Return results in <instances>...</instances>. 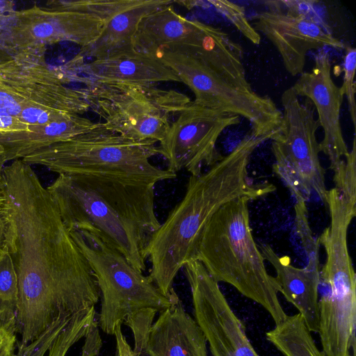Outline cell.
<instances>
[{
	"label": "cell",
	"instance_id": "cell-1",
	"mask_svg": "<svg viewBox=\"0 0 356 356\" xmlns=\"http://www.w3.org/2000/svg\"><path fill=\"white\" fill-rule=\"evenodd\" d=\"M1 187L7 209L4 244L18 278L16 330L22 348L56 319L95 307L100 291L88 261L31 166L18 159L4 167Z\"/></svg>",
	"mask_w": 356,
	"mask_h": 356
},
{
	"label": "cell",
	"instance_id": "cell-2",
	"mask_svg": "<svg viewBox=\"0 0 356 356\" xmlns=\"http://www.w3.org/2000/svg\"><path fill=\"white\" fill-rule=\"evenodd\" d=\"M270 135L250 131L226 156L200 175H191L181 200L152 236L146 249L149 277L168 295L174 279L193 259L201 235L212 216L225 204L241 197L252 200L273 192L268 182L254 183L248 175L253 152Z\"/></svg>",
	"mask_w": 356,
	"mask_h": 356
},
{
	"label": "cell",
	"instance_id": "cell-3",
	"mask_svg": "<svg viewBox=\"0 0 356 356\" xmlns=\"http://www.w3.org/2000/svg\"><path fill=\"white\" fill-rule=\"evenodd\" d=\"M47 189L69 232H92L135 268L146 270V249L161 225L154 185L61 174Z\"/></svg>",
	"mask_w": 356,
	"mask_h": 356
},
{
	"label": "cell",
	"instance_id": "cell-4",
	"mask_svg": "<svg viewBox=\"0 0 356 356\" xmlns=\"http://www.w3.org/2000/svg\"><path fill=\"white\" fill-rule=\"evenodd\" d=\"M154 56L188 86L195 104L246 119L257 136L274 135L279 130L282 111L270 97L253 90L246 79L242 47L222 30L197 51H161Z\"/></svg>",
	"mask_w": 356,
	"mask_h": 356
},
{
	"label": "cell",
	"instance_id": "cell-5",
	"mask_svg": "<svg viewBox=\"0 0 356 356\" xmlns=\"http://www.w3.org/2000/svg\"><path fill=\"white\" fill-rule=\"evenodd\" d=\"M250 197H241L223 205L210 219L197 245L195 259L218 282L233 286L262 306L275 325L287 314L278 298L281 288L265 266L250 224Z\"/></svg>",
	"mask_w": 356,
	"mask_h": 356
},
{
	"label": "cell",
	"instance_id": "cell-6",
	"mask_svg": "<svg viewBox=\"0 0 356 356\" xmlns=\"http://www.w3.org/2000/svg\"><path fill=\"white\" fill-rule=\"evenodd\" d=\"M156 142L131 140L106 129L103 123L67 140L38 150L21 159L58 175H90L126 183L155 185L177 174L154 166Z\"/></svg>",
	"mask_w": 356,
	"mask_h": 356
},
{
	"label": "cell",
	"instance_id": "cell-7",
	"mask_svg": "<svg viewBox=\"0 0 356 356\" xmlns=\"http://www.w3.org/2000/svg\"><path fill=\"white\" fill-rule=\"evenodd\" d=\"M70 234L88 261L100 291L98 325L107 334L134 312L145 308L161 312L172 303L175 291L165 295L149 276L135 268L118 250L86 230Z\"/></svg>",
	"mask_w": 356,
	"mask_h": 356
},
{
	"label": "cell",
	"instance_id": "cell-8",
	"mask_svg": "<svg viewBox=\"0 0 356 356\" xmlns=\"http://www.w3.org/2000/svg\"><path fill=\"white\" fill-rule=\"evenodd\" d=\"M86 99L104 118V127L124 138L161 142L189 97L155 85H115L83 81Z\"/></svg>",
	"mask_w": 356,
	"mask_h": 356
},
{
	"label": "cell",
	"instance_id": "cell-9",
	"mask_svg": "<svg viewBox=\"0 0 356 356\" xmlns=\"http://www.w3.org/2000/svg\"><path fill=\"white\" fill-rule=\"evenodd\" d=\"M282 120L270 139L275 157L273 171L296 200L307 201L314 193L326 204L325 169L319 159L316 131L320 127L315 108L308 99L301 102L290 87L282 95Z\"/></svg>",
	"mask_w": 356,
	"mask_h": 356
},
{
	"label": "cell",
	"instance_id": "cell-10",
	"mask_svg": "<svg viewBox=\"0 0 356 356\" xmlns=\"http://www.w3.org/2000/svg\"><path fill=\"white\" fill-rule=\"evenodd\" d=\"M240 117L195 104L186 106L171 123L158 146L167 161V170L176 173L186 170L193 176L202 174L222 156L216 143L225 129L238 125Z\"/></svg>",
	"mask_w": 356,
	"mask_h": 356
},
{
	"label": "cell",
	"instance_id": "cell-11",
	"mask_svg": "<svg viewBox=\"0 0 356 356\" xmlns=\"http://www.w3.org/2000/svg\"><path fill=\"white\" fill-rule=\"evenodd\" d=\"M183 268L191 291L195 320L212 355L259 356L245 334L243 322L203 264L193 259Z\"/></svg>",
	"mask_w": 356,
	"mask_h": 356
},
{
	"label": "cell",
	"instance_id": "cell-12",
	"mask_svg": "<svg viewBox=\"0 0 356 356\" xmlns=\"http://www.w3.org/2000/svg\"><path fill=\"white\" fill-rule=\"evenodd\" d=\"M265 3L268 10L253 16L252 25L276 47L286 70L291 76L304 72L309 51L326 47L344 49L346 44L334 37L316 17L287 13L278 1Z\"/></svg>",
	"mask_w": 356,
	"mask_h": 356
},
{
	"label": "cell",
	"instance_id": "cell-13",
	"mask_svg": "<svg viewBox=\"0 0 356 356\" xmlns=\"http://www.w3.org/2000/svg\"><path fill=\"white\" fill-rule=\"evenodd\" d=\"M295 227L307 258L305 268L293 266L289 257L279 256L268 244L259 243L258 248L264 259L276 271L280 293L298 310L310 332H318L320 245L313 235L307 217L296 218Z\"/></svg>",
	"mask_w": 356,
	"mask_h": 356
},
{
	"label": "cell",
	"instance_id": "cell-14",
	"mask_svg": "<svg viewBox=\"0 0 356 356\" xmlns=\"http://www.w3.org/2000/svg\"><path fill=\"white\" fill-rule=\"evenodd\" d=\"M329 53L320 49L314 56V65L310 72H303L291 86L299 97L311 101L318 114L323 131L319 143L320 152L330 161V168L335 172L343 163L349 151L343 136L340 115L344 95L331 76Z\"/></svg>",
	"mask_w": 356,
	"mask_h": 356
},
{
	"label": "cell",
	"instance_id": "cell-15",
	"mask_svg": "<svg viewBox=\"0 0 356 356\" xmlns=\"http://www.w3.org/2000/svg\"><path fill=\"white\" fill-rule=\"evenodd\" d=\"M220 29L177 14L170 4L144 17L133 38L136 51L189 53L206 47Z\"/></svg>",
	"mask_w": 356,
	"mask_h": 356
},
{
	"label": "cell",
	"instance_id": "cell-16",
	"mask_svg": "<svg viewBox=\"0 0 356 356\" xmlns=\"http://www.w3.org/2000/svg\"><path fill=\"white\" fill-rule=\"evenodd\" d=\"M172 3L168 0H90L88 10L105 20L99 37L81 47L76 59L102 58L134 49L133 38L140 21Z\"/></svg>",
	"mask_w": 356,
	"mask_h": 356
},
{
	"label": "cell",
	"instance_id": "cell-17",
	"mask_svg": "<svg viewBox=\"0 0 356 356\" xmlns=\"http://www.w3.org/2000/svg\"><path fill=\"white\" fill-rule=\"evenodd\" d=\"M78 63L86 75L81 79L83 82L115 85L181 82L178 75L159 58L135 49L94 59L87 63L80 61Z\"/></svg>",
	"mask_w": 356,
	"mask_h": 356
},
{
	"label": "cell",
	"instance_id": "cell-18",
	"mask_svg": "<svg viewBox=\"0 0 356 356\" xmlns=\"http://www.w3.org/2000/svg\"><path fill=\"white\" fill-rule=\"evenodd\" d=\"M206 337L176 293L172 305L153 323L147 356H208Z\"/></svg>",
	"mask_w": 356,
	"mask_h": 356
},
{
	"label": "cell",
	"instance_id": "cell-19",
	"mask_svg": "<svg viewBox=\"0 0 356 356\" xmlns=\"http://www.w3.org/2000/svg\"><path fill=\"white\" fill-rule=\"evenodd\" d=\"M79 115L43 125H29L28 130L0 132V145L6 161L18 160L54 144L70 139L97 126Z\"/></svg>",
	"mask_w": 356,
	"mask_h": 356
},
{
	"label": "cell",
	"instance_id": "cell-20",
	"mask_svg": "<svg viewBox=\"0 0 356 356\" xmlns=\"http://www.w3.org/2000/svg\"><path fill=\"white\" fill-rule=\"evenodd\" d=\"M266 339L284 356H326L316 346L302 316H288L266 334Z\"/></svg>",
	"mask_w": 356,
	"mask_h": 356
},
{
	"label": "cell",
	"instance_id": "cell-21",
	"mask_svg": "<svg viewBox=\"0 0 356 356\" xmlns=\"http://www.w3.org/2000/svg\"><path fill=\"white\" fill-rule=\"evenodd\" d=\"M19 302L18 278L7 246L0 250V326L16 330Z\"/></svg>",
	"mask_w": 356,
	"mask_h": 356
},
{
	"label": "cell",
	"instance_id": "cell-22",
	"mask_svg": "<svg viewBox=\"0 0 356 356\" xmlns=\"http://www.w3.org/2000/svg\"><path fill=\"white\" fill-rule=\"evenodd\" d=\"M95 308L74 316L48 350L47 356H65L70 348L84 338L96 318Z\"/></svg>",
	"mask_w": 356,
	"mask_h": 356
},
{
	"label": "cell",
	"instance_id": "cell-23",
	"mask_svg": "<svg viewBox=\"0 0 356 356\" xmlns=\"http://www.w3.org/2000/svg\"><path fill=\"white\" fill-rule=\"evenodd\" d=\"M231 22L247 39L254 44H259L261 36L248 21L243 6L225 0L207 1Z\"/></svg>",
	"mask_w": 356,
	"mask_h": 356
},
{
	"label": "cell",
	"instance_id": "cell-24",
	"mask_svg": "<svg viewBox=\"0 0 356 356\" xmlns=\"http://www.w3.org/2000/svg\"><path fill=\"white\" fill-rule=\"evenodd\" d=\"M157 312L156 309L152 308L140 309L131 313L123 322L133 332L134 351L139 356H147V341L153 320Z\"/></svg>",
	"mask_w": 356,
	"mask_h": 356
},
{
	"label": "cell",
	"instance_id": "cell-25",
	"mask_svg": "<svg viewBox=\"0 0 356 356\" xmlns=\"http://www.w3.org/2000/svg\"><path fill=\"white\" fill-rule=\"evenodd\" d=\"M356 139L353 140L351 151L341 168L334 172L335 188L350 203L356 204Z\"/></svg>",
	"mask_w": 356,
	"mask_h": 356
},
{
	"label": "cell",
	"instance_id": "cell-26",
	"mask_svg": "<svg viewBox=\"0 0 356 356\" xmlns=\"http://www.w3.org/2000/svg\"><path fill=\"white\" fill-rule=\"evenodd\" d=\"M72 318L61 317L56 319L38 338L26 346L19 348L15 356H44L54 341Z\"/></svg>",
	"mask_w": 356,
	"mask_h": 356
},
{
	"label": "cell",
	"instance_id": "cell-27",
	"mask_svg": "<svg viewBox=\"0 0 356 356\" xmlns=\"http://www.w3.org/2000/svg\"><path fill=\"white\" fill-rule=\"evenodd\" d=\"M345 54L343 62V83L341 87L344 96L346 97L348 105V110L354 129L356 127V104L355 95V64H356V49L355 47L346 45Z\"/></svg>",
	"mask_w": 356,
	"mask_h": 356
},
{
	"label": "cell",
	"instance_id": "cell-28",
	"mask_svg": "<svg viewBox=\"0 0 356 356\" xmlns=\"http://www.w3.org/2000/svg\"><path fill=\"white\" fill-rule=\"evenodd\" d=\"M16 331L12 328L0 326V356H15Z\"/></svg>",
	"mask_w": 356,
	"mask_h": 356
},
{
	"label": "cell",
	"instance_id": "cell-29",
	"mask_svg": "<svg viewBox=\"0 0 356 356\" xmlns=\"http://www.w3.org/2000/svg\"><path fill=\"white\" fill-rule=\"evenodd\" d=\"M29 127L17 117L0 113V132L26 131Z\"/></svg>",
	"mask_w": 356,
	"mask_h": 356
},
{
	"label": "cell",
	"instance_id": "cell-30",
	"mask_svg": "<svg viewBox=\"0 0 356 356\" xmlns=\"http://www.w3.org/2000/svg\"><path fill=\"white\" fill-rule=\"evenodd\" d=\"M122 324L118 323L115 328L113 334L116 341V351L115 356H139L128 343L124 336L122 329Z\"/></svg>",
	"mask_w": 356,
	"mask_h": 356
},
{
	"label": "cell",
	"instance_id": "cell-31",
	"mask_svg": "<svg viewBox=\"0 0 356 356\" xmlns=\"http://www.w3.org/2000/svg\"><path fill=\"white\" fill-rule=\"evenodd\" d=\"M7 228L6 203L3 191L0 185V250L4 245L6 231Z\"/></svg>",
	"mask_w": 356,
	"mask_h": 356
},
{
	"label": "cell",
	"instance_id": "cell-32",
	"mask_svg": "<svg viewBox=\"0 0 356 356\" xmlns=\"http://www.w3.org/2000/svg\"><path fill=\"white\" fill-rule=\"evenodd\" d=\"M6 162V159L5 156L4 151L2 147L0 145V184L1 181L2 172L4 168V163Z\"/></svg>",
	"mask_w": 356,
	"mask_h": 356
}]
</instances>
